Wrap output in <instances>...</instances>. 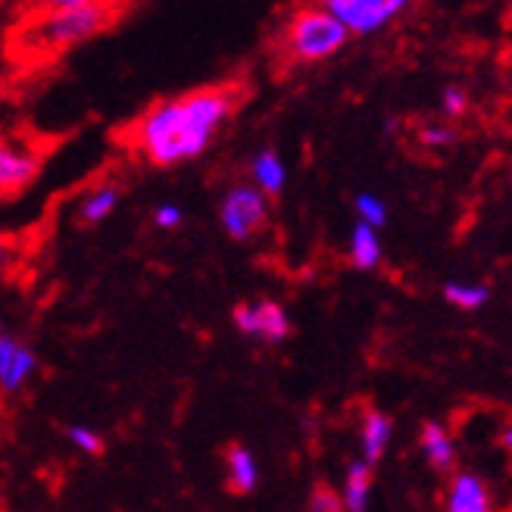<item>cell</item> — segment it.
<instances>
[{
	"label": "cell",
	"instance_id": "8992f818",
	"mask_svg": "<svg viewBox=\"0 0 512 512\" xmlns=\"http://www.w3.org/2000/svg\"><path fill=\"white\" fill-rule=\"evenodd\" d=\"M322 7L344 25L347 35L381 32L406 10L403 0H328Z\"/></svg>",
	"mask_w": 512,
	"mask_h": 512
},
{
	"label": "cell",
	"instance_id": "603a6c76",
	"mask_svg": "<svg viewBox=\"0 0 512 512\" xmlns=\"http://www.w3.org/2000/svg\"><path fill=\"white\" fill-rule=\"evenodd\" d=\"M419 138H422L425 147H444V144H450L456 135H453V128H447V125H425Z\"/></svg>",
	"mask_w": 512,
	"mask_h": 512
},
{
	"label": "cell",
	"instance_id": "30bf717a",
	"mask_svg": "<svg viewBox=\"0 0 512 512\" xmlns=\"http://www.w3.org/2000/svg\"><path fill=\"white\" fill-rule=\"evenodd\" d=\"M250 185L260 191L266 200L281 197L288 185V166L281 160V153L275 147H260L250 157Z\"/></svg>",
	"mask_w": 512,
	"mask_h": 512
},
{
	"label": "cell",
	"instance_id": "ac0fdd59",
	"mask_svg": "<svg viewBox=\"0 0 512 512\" xmlns=\"http://www.w3.org/2000/svg\"><path fill=\"white\" fill-rule=\"evenodd\" d=\"M491 297V291L484 285H472V281H450L444 288V300L453 303L456 310H478Z\"/></svg>",
	"mask_w": 512,
	"mask_h": 512
},
{
	"label": "cell",
	"instance_id": "7a4b0ae2",
	"mask_svg": "<svg viewBox=\"0 0 512 512\" xmlns=\"http://www.w3.org/2000/svg\"><path fill=\"white\" fill-rule=\"evenodd\" d=\"M116 16V7L97 4V0H57L47 13L25 32V41L41 50H69L97 38Z\"/></svg>",
	"mask_w": 512,
	"mask_h": 512
},
{
	"label": "cell",
	"instance_id": "9a60e30c",
	"mask_svg": "<svg viewBox=\"0 0 512 512\" xmlns=\"http://www.w3.org/2000/svg\"><path fill=\"white\" fill-rule=\"evenodd\" d=\"M338 494L344 512H366L372 500V466H366L363 459H353L344 472V488Z\"/></svg>",
	"mask_w": 512,
	"mask_h": 512
},
{
	"label": "cell",
	"instance_id": "4fadbf2b",
	"mask_svg": "<svg viewBox=\"0 0 512 512\" xmlns=\"http://www.w3.org/2000/svg\"><path fill=\"white\" fill-rule=\"evenodd\" d=\"M119 203H122V185L119 182H97L79 200V222L88 228L104 225L119 210Z\"/></svg>",
	"mask_w": 512,
	"mask_h": 512
},
{
	"label": "cell",
	"instance_id": "d4e9b609",
	"mask_svg": "<svg viewBox=\"0 0 512 512\" xmlns=\"http://www.w3.org/2000/svg\"><path fill=\"white\" fill-rule=\"evenodd\" d=\"M503 444H506V450H512V425L503 431Z\"/></svg>",
	"mask_w": 512,
	"mask_h": 512
},
{
	"label": "cell",
	"instance_id": "5b68a950",
	"mask_svg": "<svg viewBox=\"0 0 512 512\" xmlns=\"http://www.w3.org/2000/svg\"><path fill=\"white\" fill-rule=\"evenodd\" d=\"M232 325L238 328V335L256 344H269V347L285 344L294 331V322L285 310V303H278L272 297L238 303L232 310Z\"/></svg>",
	"mask_w": 512,
	"mask_h": 512
},
{
	"label": "cell",
	"instance_id": "5bb4252c",
	"mask_svg": "<svg viewBox=\"0 0 512 512\" xmlns=\"http://www.w3.org/2000/svg\"><path fill=\"white\" fill-rule=\"evenodd\" d=\"M419 444H422V453H425L431 469H438V472L453 469V463H456V444H453L450 431L441 422H422Z\"/></svg>",
	"mask_w": 512,
	"mask_h": 512
},
{
	"label": "cell",
	"instance_id": "277c9868",
	"mask_svg": "<svg viewBox=\"0 0 512 512\" xmlns=\"http://www.w3.org/2000/svg\"><path fill=\"white\" fill-rule=\"evenodd\" d=\"M269 210L272 200H266L250 182H238L219 197L216 216H219V228L228 238L247 244L269 225Z\"/></svg>",
	"mask_w": 512,
	"mask_h": 512
},
{
	"label": "cell",
	"instance_id": "52a82bcc",
	"mask_svg": "<svg viewBox=\"0 0 512 512\" xmlns=\"http://www.w3.org/2000/svg\"><path fill=\"white\" fill-rule=\"evenodd\" d=\"M38 353L29 341H22L13 331L0 328V394L16 397L38 375Z\"/></svg>",
	"mask_w": 512,
	"mask_h": 512
},
{
	"label": "cell",
	"instance_id": "cb8c5ba5",
	"mask_svg": "<svg viewBox=\"0 0 512 512\" xmlns=\"http://www.w3.org/2000/svg\"><path fill=\"white\" fill-rule=\"evenodd\" d=\"M7 260H10V241L0 235V275H4V269H7Z\"/></svg>",
	"mask_w": 512,
	"mask_h": 512
},
{
	"label": "cell",
	"instance_id": "3957f363",
	"mask_svg": "<svg viewBox=\"0 0 512 512\" xmlns=\"http://www.w3.org/2000/svg\"><path fill=\"white\" fill-rule=\"evenodd\" d=\"M281 41L297 63H325L350 41V35L325 7H303L288 16Z\"/></svg>",
	"mask_w": 512,
	"mask_h": 512
},
{
	"label": "cell",
	"instance_id": "8fae6325",
	"mask_svg": "<svg viewBox=\"0 0 512 512\" xmlns=\"http://www.w3.org/2000/svg\"><path fill=\"white\" fill-rule=\"evenodd\" d=\"M222 466H225V488L232 494L244 497L256 491V484H260V463H256L250 447L228 444L222 453Z\"/></svg>",
	"mask_w": 512,
	"mask_h": 512
},
{
	"label": "cell",
	"instance_id": "ba28073f",
	"mask_svg": "<svg viewBox=\"0 0 512 512\" xmlns=\"http://www.w3.org/2000/svg\"><path fill=\"white\" fill-rule=\"evenodd\" d=\"M41 172V157L25 144L0 138V197H13L29 188Z\"/></svg>",
	"mask_w": 512,
	"mask_h": 512
},
{
	"label": "cell",
	"instance_id": "2e32d148",
	"mask_svg": "<svg viewBox=\"0 0 512 512\" xmlns=\"http://www.w3.org/2000/svg\"><path fill=\"white\" fill-rule=\"evenodd\" d=\"M350 266L353 269H360V272H372L378 269L381 263V238L375 228L363 225V222H356L353 225V232H350Z\"/></svg>",
	"mask_w": 512,
	"mask_h": 512
},
{
	"label": "cell",
	"instance_id": "9c48e42d",
	"mask_svg": "<svg viewBox=\"0 0 512 512\" xmlns=\"http://www.w3.org/2000/svg\"><path fill=\"white\" fill-rule=\"evenodd\" d=\"M444 512H494L488 481L475 472H456L444 491Z\"/></svg>",
	"mask_w": 512,
	"mask_h": 512
},
{
	"label": "cell",
	"instance_id": "d6986e66",
	"mask_svg": "<svg viewBox=\"0 0 512 512\" xmlns=\"http://www.w3.org/2000/svg\"><path fill=\"white\" fill-rule=\"evenodd\" d=\"M353 210H356V216H360V222L375 228V232L384 222H388V203H384L378 194H369V191L356 194L353 197Z\"/></svg>",
	"mask_w": 512,
	"mask_h": 512
},
{
	"label": "cell",
	"instance_id": "7c38bea8",
	"mask_svg": "<svg viewBox=\"0 0 512 512\" xmlns=\"http://www.w3.org/2000/svg\"><path fill=\"white\" fill-rule=\"evenodd\" d=\"M394 438V419L384 413V409L369 406L363 413L360 422V453H363V463L366 466H378L384 453H388V444Z\"/></svg>",
	"mask_w": 512,
	"mask_h": 512
},
{
	"label": "cell",
	"instance_id": "6da1fadb",
	"mask_svg": "<svg viewBox=\"0 0 512 512\" xmlns=\"http://www.w3.org/2000/svg\"><path fill=\"white\" fill-rule=\"evenodd\" d=\"M241 100L244 88L238 82H216L157 100L132 125V147L157 169L191 163L203 150H210L222 125L232 122Z\"/></svg>",
	"mask_w": 512,
	"mask_h": 512
},
{
	"label": "cell",
	"instance_id": "ffe728a7",
	"mask_svg": "<svg viewBox=\"0 0 512 512\" xmlns=\"http://www.w3.org/2000/svg\"><path fill=\"white\" fill-rule=\"evenodd\" d=\"M306 512H344L341 494L331 484H316L310 497H306Z\"/></svg>",
	"mask_w": 512,
	"mask_h": 512
},
{
	"label": "cell",
	"instance_id": "7402d4cb",
	"mask_svg": "<svg viewBox=\"0 0 512 512\" xmlns=\"http://www.w3.org/2000/svg\"><path fill=\"white\" fill-rule=\"evenodd\" d=\"M441 107H444L447 116H463L466 107H469V97H466L463 88H447V91L441 94Z\"/></svg>",
	"mask_w": 512,
	"mask_h": 512
},
{
	"label": "cell",
	"instance_id": "44dd1931",
	"mask_svg": "<svg viewBox=\"0 0 512 512\" xmlns=\"http://www.w3.org/2000/svg\"><path fill=\"white\" fill-rule=\"evenodd\" d=\"M185 222V210L178 207V203H160L157 210H153V225L160 228V232H172Z\"/></svg>",
	"mask_w": 512,
	"mask_h": 512
},
{
	"label": "cell",
	"instance_id": "e0dca14e",
	"mask_svg": "<svg viewBox=\"0 0 512 512\" xmlns=\"http://www.w3.org/2000/svg\"><path fill=\"white\" fill-rule=\"evenodd\" d=\"M63 434H66V441L79 450V453H85V456H104L107 453V438L100 434L97 428H91V425H82V422H69L66 428H63Z\"/></svg>",
	"mask_w": 512,
	"mask_h": 512
}]
</instances>
